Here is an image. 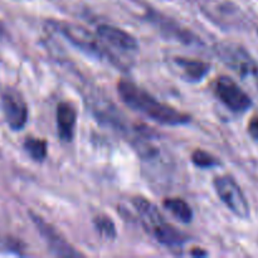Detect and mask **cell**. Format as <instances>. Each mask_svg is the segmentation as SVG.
<instances>
[{"mask_svg": "<svg viewBox=\"0 0 258 258\" xmlns=\"http://www.w3.org/2000/svg\"><path fill=\"white\" fill-rule=\"evenodd\" d=\"M214 50L222 62L242 80L258 85V63L243 45L234 42H221L214 47Z\"/></svg>", "mask_w": 258, "mask_h": 258, "instance_id": "cell-4", "label": "cell"}, {"mask_svg": "<svg viewBox=\"0 0 258 258\" xmlns=\"http://www.w3.org/2000/svg\"><path fill=\"white\" fill-rule=\"evenodd\" d=\"M98 37L110 47L120 49L122 52H136L139 49V42L134 35L113 25L101 24L96 29Z\"/></svg>", "mask_w": 258, "mask_h": 258, "instance_id": "cell-9", "label": "cell"}, {"mask_svg": "<svg viewBox=\"0 0 258 258\" xmlns=\"http://www.w3.org/2000/svg\"><path fill=\"white\" fill-rule=\"evenodd\" d=\"M213 90L218 100L234 113H244L251 110L253 101L238 83L228 76H219Z\"/></svg>", "mask_w": 258, "mask_h": 258, "instance_id": "cell-6", "label": "cell"}, {"mask_svg": "<svg viewBox=\"0 0 258 258\" xmlns=\"http://www.w3.org/2000/svg\"><path fill=\"white\" fill-rule=\"evenodd\" d=\"M24 150L27 151L32 160L42 163L45 160L48 154L47 141L42 140V139L29 138L24 141Z\"/></svg>", "mask_w": 258, "mask_h": 258, "instance_id": "cell-14", "label": "cell"}, {"mask_svg": "<svg viewBox=\"0 0 258 258\" xmlns=\"http://www.w3.org/2000/svg\"><path fill=\"white\" fill-rule=\"evenodd\" d=\"M136 212L140 216L141 222L146 231L163 246L169 248H180L188 242V236L183 232L174 228L170 223L165 221L163 214L159 212L156 206L145 198L136 197L133 201Z\"/></svg>", "mask_w": 258, "mask_h": 258, "instance_id": "cell-2", "label": "cell"}, {"mask_svg": "<svg viewBox=\"0 0 258 258\" xmlns=\"http://www.w3.org/2000/svg\"><path fill=\"white\" fill-rule=\"evenodd\" d=\"M191 163L201 169H211L221 165V161L216 156L204 150H199V149L191 154Z\"/></svg>", "mask_w": 258, "mask_h": 258, "instance_id": "cell-16", "label": "cell"}, {"mask_svg": "<svg viewBox=\"0 0 258 258\" xmlns=\"http://www.w3.org/2000/svg\"><path fill=\"white\" fill-rule=\"evenodd\" d=\"M175 64L181 71V76L184 80L190 83H198L206 77L211 71V66L208 63L199 59H190L185 57H176L174 59Z\"/></svg>", "mask_w": 258, "mask_h": 258, "instance_id": "cell-11", "label": "cell"}, {"mask_svg": "<svg viewBox=\"0 0 258 258\" xmlns=\"http://www.w3.org/2000/svg\"><path fill=\"white\" fill-rule=\"evenodd\" d=\"M49 24L58 33H60L71 44L85 52L86 54L96 57L100 60H105L113 66H120V60H117L116 55L108 48H106V43L98 35L96 37L85 28L71 24V23L54 20V22H49Z\"/></svg>", "mask_w": 258, "mask_h": 258, "instance_id": "cell-3", "label": "cell"}, {"mask_svg": "<svg viewBox=\"0 0 258 258\" xmlns=\"http://www.w3.org/2000/svg\"><path fill=\"white\" fill-rule=\"evenodd\" d=\"M5 121L12 130H22L28 121V105L19 91L7 88L2 96Z\"/></svg>", "mask_w": 258, "mask_h": 258, "instance_id": "cell-7", "label": "cell"}, {"mask_svg": "<svg viewBox=\"0 0 258 258\" xmlns=\"http://www.w3.org/2000/svg\"><path fill=\"white\" fill-rule=\"evenodd\" d=\"M248 133L253 140L258 141V116H254V117L251 118V121H249Z\"/></svg>", "mask_w": 258, "mask_h": 258, "instance_id": "cell-17", "label": "cell"}, {"mask_svg": "<svg viewBox=\"0 0 258 258\" xmlns=\"http://www.w3.org/2000/svg\"><path fill=\"white\" fill-rule=\"evenodd\" d=\"M164 207L181 223L189 224L193 221V211L185 201L180 198H168L164 201Z\"/></svg>", "mask_w": 258, "mask_h": 258, "instance_id": "cell-13", "label": "cell"}, {"mask_svg": "<svg viewBox=\"0 0 258 258\" xmlns=\"http://www.w3.org/2000/svg\"><path fill=\"white\" fill-rule=\"evenodd\" d=\"M32 217L33 223L37 227L38 232L40 233V236L43 237V239L47 243L48 248L52 252L53 254L59 257H80V252L76 251L70 243L64 239V237L60 236L59 232L54 228V227L50 226L49 223L44 221L42 217L37 216L34 213H30Z\"/></svg>", "mask_w": 258, "mask_h": 258, "instance_id": "cell-8", "label": "cell"}, {"mask_svg": "<svg viewBox=\"0 0 258 258\" xmlns=\"http://www.w3.org/2000/svg\"><path fill=\"white\" fill-rule=\"evenodd\" d=\"M153 17V15H151ZM151 22L155 25H158L161 29V32L166 33L170 38H175V39L180 40L181 43H185V44H193V43H198V38L196 35L191 34L188 30L183 29V28H179L175 23H171L170 20L161 19L159 18V15L150 18Z\"/></svg>", "mask_w": 258, "mask_h": 258, "instance_id": "cell-12", "label": "cell"}, {"mask_svg": "<svg viewBox=\"0 0 258 258\" xmlns=\"http://www.w3.org/2000/svg\"><path fill=\"white\" fill-rule=\"evenodd\" d=\"M58 136L62 141L70 143L75 136V127L77 122V110L70 102H59L55 111Z\"/></svg>", "mask_w": 258, "mask_h": 258, "instance_id": "cell-10", "label": "cell"}, {"mask_svg": "<svg viewBox=\"0 0 258 258\" xmlns=\"http://www.w3.org/2000/svg\"><path fill=\"white\" fill-rule=\"evenodd\" d=\"M117 92L126 106L154 122L165 126H180L190 122V116L160 102L151 93L131 81H120Z\"/></svg>", "mask_w": 258, "mask_h": 258, "instance_id": "cell-1", "label": "cell"}, {"mask_svg": "<svg viewBox=\"0 0 258 258\" xmlns=\"http://www.w3.org/2000/svg\"><path fill=\"white\" fill-rule=\"evenodd\" d=\"M191 254H193V256H207V252L198 249V251H193V252H191Z\"/></svg>", "mask_w": 258, "mask_h": 258, "instance_id": "cell-18", "label": "cell"}, {"mask_svg": "<svg viewBox=\"0 0 258 258\" xmlns=\"http://www.w3.org/2000/svg\"><path fill=\"white\" fill-rule=\"evenodd\" d=\"M214 190L224 206L238 218L247 219L251 214L249 203L244 196L243 190L231 175L217 176L213 180Z\"/></svg>", "mask_w": 258, "mask_h": 258, "instance_id": "cell-5", "label": "cell"}, {"mask_svg": "<svg viewBox=\"0 0 258 258\" xmlns=\"http://www.w3.org/2000/svg\"><path fill=\"white\" fill-rule=\"evenodd\" d=\"M93 224H95L96 231L100 233V236L105 237V238L113 239L116 238V236H117L116 227L110 217L103 216V214L95 217V219H93Z\"/></svg>", "mask_w": 258, "mask_h": 258, "instance_id": "cell-15", "label": "cell"}]
</instances>
